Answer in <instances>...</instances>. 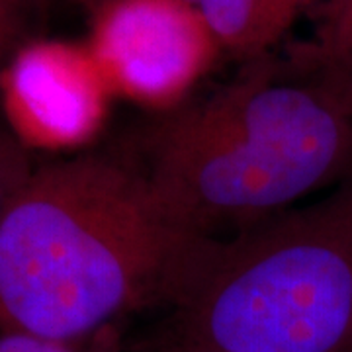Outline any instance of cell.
Returning <instances> with one entry per match:
<instances>
[{
	"mask_svg": "<svg viewBox=\"0 0 352 352\" xmlns=\"http://www.w3.org/2000/svg\"><path fill=\"white\" fill-rule=\"evenodd\" d=\"M215 47L200 10L182 0H106L90 53L110 88L149 106L176 108Z\"/></svg>",
	"mask_w": 352,
	"mask_h": 352,
	"instance_id": "4",
	"label": "cell"
},
{
	"mask_svg": "<svg viewBox=\"0 0 352 352\" xmlns=\"http://www.w3.org/2000/svg\"><path fill=\"white\" fill-rule=\"evenodd\" d=\"M0 352H124V333L120 325L80 339H51L8 331L0 333Z\"/></svg>",
	"mask_w": 352,
	"mask_h": 352,
	"instance_id": "8",
	"label": "cell"
},
{
	"mask_svg": "<svg viewBox=\"0 0 352 352\" xmlns=\"http://www.w3.org/2000/svg\"><path fill=\"white\" fill-rule=\"evenodd\" d=\"M30 0H0V61L22 38Z\"/></svg>",
	"mask_w": 352,
	"mask_h": 352,
	"instance_id": "10",
	"label": "cell"
},
{
	"mask_svg": "<svg viewBox=\"0 0 352 352\" xmlns=\"http://www.w3.org/2000/svg\"><path fill=\"white\" fill-rule=\"evenodd\" d=\"M34 173L25 143L0 116V223L16 194Z\"/></svg>",
	"mask_w": 352,
	"mask_h": 352,
	"instance_id": "9",
	"label": "cell"
},
{
	"mask_svg": "<svg viewBox=\"0 0 352 352\" xmlns=\"http://www.w3.org/2000/svg\"><path fill=\"white\" fill-rule=\"evenodd\" d=\"M311 85L352 118V0H335Z\"/></svg>",
	"mask_w": 352,
	"mask_h": 352,
	"instance_id": "7",
	"label": "cell"
},
{
	"mask_svg": "<svg viewBox=\"0 0 352 352\" xmlns=\"http://www.w3.org/2000/svg\"><path fill=\"white\" fill-rule=\"evenodd\" d=\"M108 88L92 53L57 43L32 45L6 71V122L22 141L76 145L100 126Z\"/></svg>",
	"mask_w": 352,
	"mask_h": 352,
	"instance_id": "5",
	"label": "cell"
},
{
	"mask_svg": "<svg viewBox=\"0 0 352 352\" xmlns=\"http://www.w3.org/2000/svg\"><path fill=\"white\" fill-rule=\"evenodd\" d=\"M214 239L178 223L126 159L41 164L0 223V333L80 339L175 307Z\"/></svg>",
	"mask_w": 352,
	"mask_h": 352,
	"instance_id": "1",
	"label": "cell"
},
{
	"mask_svg": "<svg viewBox=\"0 0 352 352\" xmlns=\"http://www.w3.org/2000/svg\"><path fill=\"white\" fill-rule=\"evenodd\" d=\"M151 352H223V351H214V349H208V346H201L198 342H192L188 339H182L175 335L173 331H168L164 337L159 339V342L153 346Z\"/></svg>",
	"mask_w": 352,
	"mask_h": 352,
	"instance_id": "11",
	"label": "cell"
},
{
	"mask_svg": "<svg viewBox=\"0 0 352 352\" xmlns=\"http://www.w3.org/2000/svg\"><path fill=\"white\" fill-rule=\"evenodd\" d=\"M129 161L178 223L217 237L288 212L352 173V118L311 82L251 71L206 100L176 106Z\"/></svg>",
	"mask_w": 352,
	"mask_h": 352,
	"instance_id": "2",
	"label": "cell"
},
{
	"mask_svg": "<svg viewBox=\"0 0 352 352\" xmlns=\"http://www.w3.org/2000/svg\"><path fill=\"white\" fill-rule=\"evenodd\" d=\"M182 2H186L190 6H196V8H198V2H200V0H182Z\"/></svg>",
	"mask_w": 352,
	"mask_h": 352,
	"instance_id": "12",
	"label": "cell"
},
{
	"mask_svg": "<svg viewBox=\"0 0 352 352\" xmlns=\"http://www.w3.org/2000/svg\"><path fill=\"white\" fill-rule=\"evenodd\" d=\"M170 331L223 352H352V188L215 237Z\"/></svg>",
	"mask_w": 352,
	"mask_h": 352,
	"instance_id": "3",
	"label": "cell"
},
{
	"mask_svg": "<svg viewBox=\"0 0 352 352\" xmlns=\"http://www.w3.org/2000/svg\"><path fill=\"white\" fill-rule=\"evenodd\" d=\"M305 0H200L204 22L217 45L245 57H258L294 22Z\"/></svg>",
	"mask_w": 352,
	"mask_h": 352,
	"instance_id": "6",
	"label": "cell"
}]
</instances>
